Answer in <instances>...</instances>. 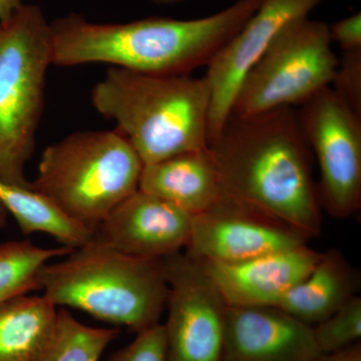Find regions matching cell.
<instances>
[{"mask_svg":"<svg viewBox=\"0 0 361 361\" xmlns=\"http://www.w3.org/2000/svg\"><path fill=\"white\" fill-rule=\"evenodd\" d=\"M229 198L253 207L307 238L322 232L312 152L297 108L231 113L209 142Z\"/></svg>","mask_w":361,"mask_h":361,"instance_id":"cell-1","label":"cell"},{"mask_svg":"<svg viewBox=\"0 0 361 361\" xmlns=\"http://www.w3.org/2000/svg\"><path fill=\"white\" fill-rule=\"evenodd\" d=\"M263 1L237 0L219 13L188 20L149 18L94 23L68 14L51 23V63H106L149 75H190L208 66Z\"/></svg>","mask_w":361,"mask_h":361,"instance_id":"cell-2","label":"cell"},{"mask_svg":"<svg viewBox=\"0 0 361 361\" xmlns=\"http://www.w3.org/2000/svg\"><path fill=\"white\" fill-rule=\"evenodd\" d=\"M90 99L99 115L116 123L144 165L209 146L211 92L205 78L111 66Z\"/></svg>","mask_w":361,"mask_h":361,"instance_id":"cell-3","label":"cell"},{"mask_svg":"<svg viewBox=\"0 0 361 361\" xmlns=\"http://www.w3.org/2000/svg\"><path fill=\"white\" fill-rule=\"evenodd\" d=\"M39 289L56 307L84 311L135 334L160 323L169 291L163 259L134 257L94 238L45 265Z\"/></svg>","mask_w":361,"mask_h":361,"instance_id":"cell-4","label":"cell"},{"mask_svg":"<svg viewBox=\"0 0 361 361\" xmlns=\"http://www.w3.org/2000/svg\"><path fill=\"white\" fill-rule=\"evenodd\" d=\"M144 164L127 137L113 130L73 133L49 145L30 188L96 231L139 190Z\"/></svg>","mask_w":361,"mask_h":361,"instance_id":"cell-5","label":"cell"},{"mask_svg":"<svg viewBox=\"0 0 361 361\" xmlns=\"http://www.w3.org/2000/svg\"><path fill=\"white\" fill-rule=\"evenodd\" d=\"M51 23L23 4L0 25V183L30 188L25 169L35 148L51 63Z\"/></svg>","mask_w":361,"mask_h":361,"instance_id":"cell-6","label":"cell"},{"mask_svg":"<svg viewBox=\"0 0 361 361\" xmlns=\"http://www.w3.org/2000/svg\"><path fill=\"white\" fill-rule=\"evenodd\" d=\"M331 44L327 23L308 18L292 21L247 73L231 113L296 108L329 87L338 63Z\"/></svg>","mask_w":361,"mask_h":361,"instance_id":"cell-7","label":"cell"},{"mask_svg":"<svg viewBox=\"0 0 361 361\" xmlns=\"http://www.w3.org/2000/svg\"><path fill=\"white\" fill-rule=\"evenodd\" d=\"M297 116L319 167L320 208L337 219L351 217L361 206L360 116L330 85L299 106Z\"/></svg>","mask_w":361,"mask_h":361,"instance_id":"cell-8","label":"cell"},{"mask_svg":"<svg viewBox=\"0 0 361 361\" xmlns=\"http://www.w3.org/2000/svg\"><path fill=\"white\" fill-rule=\"evenodd\" d=\"M163 262L168 361L219 360L229 305L200 261L179 252Z\"/></svg>","mask_w":361,"mask_h":361,"instance_id":"cell-9","label":"cell"},{"mask_svg":"<svg viewBox=\"0 0 361 361\" xmlns=\"http://www.w3.org/2000/svg\"><path fill=\"white\" fill-rule=\"evenodd\" d=\"M308 241L290 226L226 197L206 212L192 216L184 253L201 262L235 263Z\"/></svg>","mask_w":361,"mask_h":361,"instance_id":"cell-10","label":"cell"},{"mask_svg":"<svg viewBox=\"0 0 361 361\" xmlns=\"http://www.w3.org/2000/svg\"><path fill=\"white\" fill-rule=\"evenodd\" d=\"M324 0H264L256 13L208 66L205 78L210 87L209 142L220 132L232 111L233 103L247 73L262 58L278 33L299 18H308Z\"/></svg>","mask_w":361,"mask_h":361,"instance_id":"cell-11","label":"cell"},{"mask_svg":"<svg viewBox=\"0 0 361 361\" xmlns=\"http://www.w3.org/2000/svg\"><path fill=\"white\" fill-rule=\"evenodd\" d=\"M191 223L190 214L137 190L97 226L94 239L134 257L164 259L185 249Z\"/></svg>","mask_w":361,"mask_h":361,"instance_id":"cell-12","label":"cell"},{"mask_svg":"<svg viewBox=\"0 0 361 361\" xmlns=\"http://www.w3.org/2000/svg\"><path fill=\"white\" fill-rule=\"evenodd\" d=\"M312 326L277 307L229 306L218 361H314Z\"/></svg>","mask_w":361,"mask_h":361,"instance_id":"cell-13","label":"cell"},{"mask_svg":"<svg viewBox=\"0 0 361 361\" xmlns=\"http://www.w3.org/2000/svg\"><path fill=\"white\" fill-rule=\"evenodd\" d=\"M307 244L235 263L200 262L229 306L275 307L322 257Z\"/></svg>","mask_w":361,"mask_h":361,"instance_id":"cell-14","label":"cell"},{"mask_svg":"<svg viewBox=\"0 0 361 361\" xmlns=\"http://www.w3.org/2000/svg\"><path fill=\"white\" fill-rule=\"evenodd\" d=\"M139 190L191 216L206 212L227 197L209 146L144 165Z\"/></svg>","mask_w":361,"mask_h":361,"instance_id":"cell-15","label":"cell"},{"mask_svg":"<svg viewBox=\"0 0 361 361\" xmlns=\"http://www.w3.org/2000/svg\"><path fill=\"white\" fill-rule=\"evenodd\" d=\"M360 280L341 252L322 254L307 276L275 307L310 326L326 319L356 296Z\"/></svg>","mask_w":361,"mask_h":361,"instance_id":"cell-16","label":"cell"},{"mask_svg":"<svg viewBox=\"0 0 361 361\" xmlns=\"http://www.w3.org/2000/svg\"><path fill=\"white\" fill-rule=\"evenodd\" d=\"M56 306L42 294L0 305V361H39L58 322Z\"/></svg>","mask_w":361,"mask_h":361,"instance_id":"cell-17","label":"cell"},{"mask_svg":"<svg viewBox=\"0 0 361 361\" xmlns=\"http://www.w3.org/2000/svg\"><path fill=\"white\" fill-rule=\"evenodd\" d=\"M0 200L25 235L44 233L54 237L61 246L73 250L94 238V230L71 218L49 197L30 187L8 186L0 183Z\"/></svg>","mask_w":361,"mask_h":361,"instance_id":"cell-18","label":"cell"},{"mask_svg":"<svg viewBox=\"0 0 361 361\" xmlns=\"http://www.w3.org/2000/svg\"><path fill=\"white\" fill-rule=\"evenodd\" d=\"M68 247L42 248L30 241L0 244V305L16 297L39 289V278L51 259L66 257Z\"/></svg>","mask_w":361,"mask_h":361,"instance_id":"cell-19","label":"cell"},{"mask_svg":"<svg viewBox=\"0 0 361 361\" xmlns=\"http://www.w3.org/2000/svg\"><path fill=\"white\" fill-rule=\"evenodd\" d=\"M118 329H101L78 322L66 310H59L56 330L39 361H99Z\"/></svg>","mask_w":361,"mask_h":361,"instance_id":"cell-20","label":"cell"},{"mask_svg":"<svg viewBox=\"0 0 361 361\" xmlns=\"http://www.w3.org/2000/svg\"><path fill=\"white\" fill-rule=\"evenodd\" d=\"M313 337L322 355H329L360 342L361 299L357 295L312 326Z\"/></svg>","mask_w":361,"mask_h":361,"instance_id":"cell-21","label":"cell"},{"mask_svg":"<svg viewBox=\"0 0 361 361\" xmlns=\"http://www.w3.org/2000/svg\"><path fill=\"white\" fill-rule=\"evenodd\" d=\"M331 85L336 96L361 118V49L343 51Z\"/></svg>","mask_w":361,"mask_h":361,"instance_id":"cell-22","label":"cell"},{"mask_svg":"<svg viewBox=\"0 0 361 361\" xmlns=\"http://www.w3.org/2000/svg\"><path fill=\"white\" fill-rule=\"evenodd\" d=\"M106 361H168L163 323L135 334L134 341L116 350Z\"/></svg>","mask_w":361,"mask_h":361,"instance_id":"cell-23","label":"cell"},{"mask_svg":"<svg viewBox=\"0 0 361 361\" xmlns=\"http://www.w3.org/2000/svg\"><path fill=\"white\" fill-rule=\"evenodd\" d=\"M329 28L330 39L338 44L342 51H351L361 49L360 13L329 25Z\"/></svg>","mask_w":361,"mask_h":361,"instance_id":"cell-24","label":"cell"},{"mask_svg":"<svg viewBox=\"0 0 361 361\" xmlns=\"http://www.w3.org/2000/svg\"><path fill=\"white\" fill-rule=\"evenodd\" d=\"M314 361H361V343L329 355H322Z\"/></svg>","mask_w":361,"mask_h":361,"instance_id":"cell-25","label":"cell"},{"mask_svg":"<svg viewBox=\"0 0 361 361\" xmlns=\"http://www.w3.org/2000/svg\"><path fill=\"white\" fill-rule=\"evenodd\" d=\"M23 4L21 0H0V25L8 20Z\"/></svg>","mask_w":361,"mask_h":361,"instance_id":"cell-26","label":"cell"},{"mask_svg":"<svg viewBox=\"0 0 361 361\" xmlns=\"http://www.w3.org/2000/svg\"><path fill=\"white\" fill-rule=\"evenodd\" d=\"M7 212L6 206L4 205L1 200H0V229L4 227L7 220Z\"/></svg>","mask_w":361,"mask_h":361,"instance_id":"cell-27","label":"cell"},{"mask_svg":"<svg viewBox=\"0 0 361 361\" xmlns=\"http://www.w3.org/2000/svg\"><path fill=\"white\" fill-rule=\"evenodd\" d=\"M154 4H161V6H169V4H179V2L186 1V0H151Z\"/></svg>","mask_w":361,"mask_h":361,"instance_id":"cell-28","label":"cell"}]
</instances>
